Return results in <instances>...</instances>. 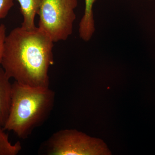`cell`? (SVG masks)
I'll return each mask as SVG.
<instances>
[{"label":"cell","instance_id":"1","mask_svg":"<svg viewBox=\"0 0 155 155\" xmlns=\"http://www.w3.org/2000/svg\"><path fill=\"white\" fill-rule=\"evenodd\" d=\"M54 43L38 27L32 30L17 27L6 36L1 66L7 76L18 83L49 87Z\"/></svg>","mask_w":155,"mask_h":155},{"label":"cell","instance_id":"2","mask_svg":"<svg viewBox=\"0 0 155 155\" xmlns=\"http://www.w3.org/2000/svg\"><path fill=\"white\" fill-rule=\"evenodd\" d=\"M55 93L49 87H35L15 81L11 106L3 128L22 139L28 138L47 120L54 107Z\"/></svg>","mask_w":155,"mask_h":155},{"label":"cell","instance_id":"3","mask_svg":"<svg viewBox=\"0 0 155 155\" xmlns=\"http://www.w3.org/2000/svg\"><path fill=\"white\" fill-rule=\"evenodd\" d=\"M78 0H43L39 28L54 42L67 40L73 32Z\"/></svg>","mask_w":155,"mask_h":155},{"label":"cell","instance_id":"4","mask_svg":"<svg viewBox=\"0 0 155 155\" xmlns=\"http://www.w3.org/2000/svg\"><path fill=\"white\" fill-rule=\"evenodd\" d=\"M44 147L48 155L111 154L102 140L75 129H64L53 134L45 142Z\"/></svg>","mask_w":155,"mask_h":155},{"label":"cell","instance_id":"5","mask_svg":"<svg viewBox=\"0 0 155 155\" xmlns=\"http://www.w3.org/2000/svg\"><path fill=\"white\" fill-rule=\"evenodd\" d=\"M2 67H0V126L4 127L11 106L12 84Z\"/></svg>","mask_w":155,"mask_h":155},{"label":"cell","instance_id":"6","mask_svg":"<svg viewBox=\"0 0 155 155\" xmlns=\"http://www.w3.org/2000/svg\"><path fill=\"white\" fill-rule=\"evenodd\" d=\"M97 0H84V13L79 24L78 32L81 38L85 42L89 41L95 31L93 6Z\"/></svg>","mask_w":155,"mask_h":155},{"label":"cell","instance_id":"7","mask_svg":"<svg viewBox=\"0 0 155 155\" xmlns=\"http://www.w3.org/2000/svg\"><path fill=\"white\" fill-rule=\"evenodd\" d=\"M20 5V12L23 17L21 27L27 30L36 28L35 16L38 14L43 0H17Z\"/></svg>","mask_w":155,"mask_h":155},{"label":"cell","instance_id":"8","mask_svg":"<svg viewBox=\"0 0 155 155\" xmlns=\"http://www.w3.org/2000/svg\"><path fill=\"white\" fill-rule=\"evenodd\" d=\"M22 149L20 142L13 144L9 141L8 135L3 127L0 126V155H17Z\"/></svg>","mask_w":155,"mask_h":155},{"label":"cell","instance_id":"9","mask_svg":"<svg viewBox=\"0 0 155 155\" xmlns=\"http://www.w3.org/2000/svg\"><path fill=\"white\" fill-rule=\"evenodd\" d=\"M14 5L13 0H0V19L6 17Z\"/></svg>","mask_w":155,"mask_h":155},{"label":"cell","instance_id":"10","mask_svg":"<svg viewBox=\"0 0 155 155\" xmlns=\"http://www.w3.org/2000/svg\"><path fill=\"white\" fill-rule=\"evenodd\" d=\"M6 28L4 24L0 25V67L2 64L4 48H5V41L6 38Z\"/></svg>","mask_w":155,"mask_h":155},{"label":"cell","instance_id":"11","mask_svg":"<svg viewBox=\"0 0 155 155\" xmlns=\"http://www.w3.org/2000/svg\"><path fill=\"white\" fill-rule=\"evenodd\" d=\"M149 1H152V0H149Z\"/></svg>","mask_w":155,"mask_h":155}]
</instances>
